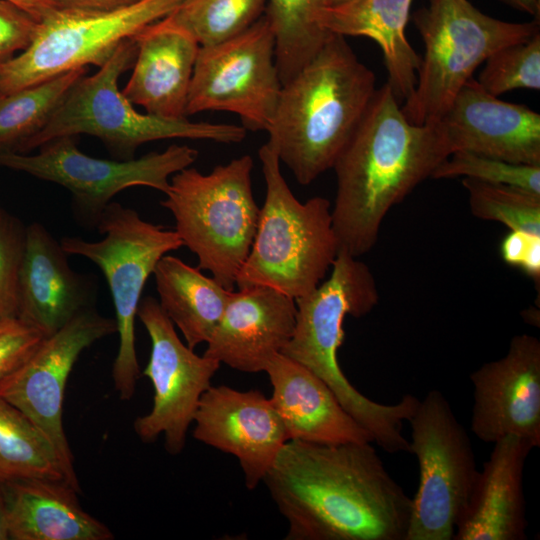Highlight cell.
I'll list each match as a JSON object with an SVG mask.
<instances>
[{"instance_id":"31","label":"cell","mask_w":540,"mask_h":540,"mask_svg":"<svg viewBox=\"0 0 540 540\" xmlns=\"http://www.w3.org/2000/svg\"><path fill=\"white\" fill-rule=\"evenodd\" d=\"M471 213L510 230L540 235V195L511 186L463 178Z\"/></svg>"},{"instance_id":"8","label":"cell","mask_w":540,"mask_h":540,"mask_svg":"<svg viewBox=\"0 0 540 540\" xmlns=\"http://www.w3.org/2000/svg\"><path fill=\"white\" fill-rule=\"evenodd\" d=\"M413 22L424 43V57L415 89L401 109L417 125L438 122L490 55L539 31V20L506 22L484 14L468 0H429L413 14Z\"/></svg>"},{"instance_id":"12","label":"cell","mask_w":540,"mask_h":540,"mask_svg":"<svg viewBox=\"0 0 540 540\" xmlns=\"http://www.w3.org/2000/svg\"><path fill=\"white\" fill-rule=\"evenodd\" d=\"M77 137L53 138L40 145L34 155L0 152V166L64 187L72 194L77 219L94 227L116 194L133 186L166 194L172 175L191 166L198 157L196 149L173 144L140 158L102 159L81 152Z\"/></svg>"},{"instance_id":"40","label":"cell","mask_w":540,"mask_h":540,"mask_svg":"<svg viewBox=\"0 0 540 540\" xmlns=\"http://www.w3.org/2000/svg\"><path fill=\"white\" fill-rule=\"evenodd\" d=\"M24 9L35 19L40 21L55 6L47 0H7Z\"/></svg>"},{"instance_id":"42","label":"cell","mask_w":540,"mask_h":540,"mask_svg":"<svg viewBox=\"0 0 540 540\" xmlns=\"http://www.w3.org/2000/svg\"><path fill=\"white\" fill-rule=\"evenodd\" d=\"M9 538L7 505L4 494L3 482L0 481V540Z\"/></svg>"},{"instance_id":"24","label":"cell","mask_w":540,"mask_h":540,"mask_svg":"<svg viewBox=\"0 0 540 540\" xmlns=\"http://www.w3.org/2000/svg\"><path fill=\"white\" fill-rule=\"evenodd\" d=\"M12 540H111L110 529L81 507L64 480L21 478L3 482Z\"/></svg>"},{"instance_id":"26","label":"cell","mask_w":540,"mask_h":540,"mask_svg":"<svg viewBox=\"0 0 540 540\" xmlns=\"http://www.w3.org/2000/svg\"><path fill=\"white\" fill-rule=\"evenodd\" d=\"M153 275L159 305L179 328L187 346L194 349L207 343L233 290L168 254L158 261Z\"/></svg>"},{"instance_id":"27","label":"cell","mask_w":540,"mask_h":540,"mask_svg":"<svg viewBox=\"0 0 540 540\" xmlns=\"http://www.w3.org/2000/svg\"><path fill=\"white\" fill-rule=\"evenodd\" d=\"M325 0H267L265 16L275 39V65L285 85L332 35L320 24Z\"/></svg>"},{"instance_id":"25","label":"cell","mask_w":540,"mask_h":540,"mask_svg":"<svg viewBox=\"0 0 540 540\" xmlns=\"http://www.w3.org/2000/svg\"><path fill=\"white\" fill-rule=\"evenodd\" d=\"M412 0H349L326 6L320 24L331 34L363 36L380 47L388 84L400 100L413 93L421 57L408 42L405 28Z\"/></svg>"},{"instance_id":"32","label":"cell","mask_w":540,"mask_h":540,"mask_svg":"<svg viewBox=\"0 0 540 540\" xmlns=\"http://www.w3.org/2000/svg\"><path fill=\"white\" fill-rule=\"evenodd\" d=\"M477 82L499 96L515 89L540 90V31L529 39L500 48L486 61Z\"/></svg>"},{"instance_id":"21","label":"cell","mask_w":540,"mask_h":540,"mask_svg":"<svg viewBox=\"0 0 540 540\" xmlns=\"http://www.w3.org/2000/svg\"><path fill=\"white\" fill-rule=\"evenodd\" d=\"M137 54L122 90L147 113L164 118L186 117V105L199 49L197 41L168 16L133 36Z\"/></svg>"},{"instance_id":"29","label":"cell","mask_w":540,"mask_h":540,"mask_svg":"<svg viewBox=\"0 0 540 540\" xmlns=\"http://www.w3.org/2000/svg\"><path fill=\"white\" fill-rule=\"evenodd\" d=\"M21 478L65 481L48 437L22 411L0 398V481Z\"/></svg>"},{"instance_id":"15","label":"cell","mask_w":540,"mask_h":540,"mask_svg":"<svg viewBox=\"0 0 540 540\" xmlns=\"http://www.w3.org/2000/svg\"><path fill=\"white\" fill-rule=\"evenodd\" d=\"M137 317L151 340L150 358L143 374L153 385L154 397L152 409L135 420L134 430L147 443L163 435L165 449L177 455L185 447L200 398L211 386L221 363L197 355L184 344L155 298L141 299Z\"/></svg>"},{"instance_id":"37","label":"cell","mask_w":540,"mask_h":540,"mask_svg":"<svg viewBox=\"0 0 540 540\" xmlns=\"http://www.w3.org/2000/svg\"><path fill=\"white\" fill-rule=\"evenodd\" d=\"M532 236V234L522 231L510 230L500 245V254L503 261L511 266L518 267Z\"/></svg>"},{"instance_id":"43","label":"cell","mask_w":540,"mask_h":540,"mask_svg":"<svg viewBox=\"0 0 540 540\" xmlns=\"http://www.w3.org/2000/svg\"><path fill=\"white\" fill-rule=\"evenodd\" d=\"M349 0H325L326 6H336Z\"/></svg>"},{"instance_id":"10","label":"cell","mask_w":540,"mask_h":540,"mask_svg":"<svg viewBox=\"0 0 540 540\" xmlns=\"http://www.w3.org/2000/svg\"><path fill=\"white\" fill-rule=\"evenodd\" d=\"M408 422L419 484L405 540H452L479 474L469 435L436 389L419 399Z\"/></svg>"},{"instance_id":"39","label":"cell","mask_w":540,"mask_h":540,"mask_svg":"<svg viewBox=\"0 0 540 540\" xmlns=\"http://www.w3.org/2000/svg\"><path fill=\"white\" fill-rule=\"evenodd\" d=\"M529 277L535 281L540 279V236L533 235L528 247L518 265Z\"/></svg>"},{"instance_id":"4","label":"cell","mask_w":540,"mask_h":540,"mask_svg":"<svg viewBox=\"0 0 540 540\" xmlns=\"http://www.w3.org/2000/svg\"><path fill=\"white\" fill-rule=\"evenodd\" d=\"M329 277L309 294L295 299L293 335L282 349L285 356L304 365L333 391L343 408L388 453L410 452L403 435L419 399L405 394L395 404H381L357 390L338 362L344 342L347 315L360 318L378 304L379 292L369 267L345 251H339Z\"/></svg>"},{"instance_id":"19","label":"cell","mask_w":540,"mask_h":540,"mask_svg":"<svg viewBox=\"0 0 540 540\" xmlns=\"http://www.w3.org/2000/svg\"><path fill=\"white\" fill-rule=\"evenodd\" d=\"M238 289L232 291L203 355L241 372L265 371L293 335L296 303L267 286Z\"/></svg>"},{"instance_id":"18","label":"cell","mask_w":540,"mask_h":540,"mask_svg":"<svg viewBox=\"0 0 540 540\" xmlns=\"http://www.w3.org/2000/svg\"><path fill=\"white\" fill-rule=\"evenodd\" d=\"M451 148L516 164L540 165V114L500 100L469 79L438 121Z\"/></svg>"},{"instance_id":"7","label":"cell","mask_w":540,"mask_h":540,"mask_svg":"<svg viewBox=\"0 0 540 540\" xmlns=\"http://www.w3.org/2000/svg\"><path fill=\"white\" fill-rule=\"evenodd\" d=\"M250 155L203 174L184 168L170 178L161 205L175 219V231L223 287L233 290L257 230L260 208L251 183Z\"/></svg>"},{"instance_id":"6","label":"cell","mask_w":540,"mask_h":540,"mask_svg":"<svg viewBox=\"0 0 540 540\" xmlns=\"http://www.w3.org/2000/svg\"><path fill=\"white\" fill-rule=\"evenodd\" d=\"M136 54L133 37L121 42L96 73L85 74L75 82L47 125L18 153L30 152L56 137L80 134L99 138L120 160L134 158L140 145L157 140L186 138L230 144L245 138L243 126L136 111L118 88L120 76L132 67Z\"/></svg>"},{"instance_id":"2","label":"cell","mask_w":540,"mask_h":540,"mask_svg":"<svg viewBox=\"0 0 540 540\" xmlns=\"http://www.w3.org/2000/svg\"><path fill=\"white\" fill-rule=\"evenodd\" d=\"M451 154L438 122L411 123L388 83L376 89L332 168L337 190L331 216L339 251L354 257L369 252L390 209Z\"/></svg>"},{"instance_id":"30","label":"cell","mask_w":540,"mask_h":540,"mask_svg":"<svg viewBox=\"0 0 540 540\" xmlns=\"http://www.w3.org/2000/svg\"><path fill=\"white\" fill-rule=\"evenodd\" d=\"M267 0H185L168 17L199 44L226 41L254 24Z\"/></svg>"},{"instance_id":"5","label":"cell","mask_w":540,"mask_h":540,"mask_svg":"<svg viewBox=\"0 0 540 540\" xmlns=\"http://www.w3.org/2000/svg\"><path fill=\"white\" fill-rule=\"evenodd\" d=\"M258 156L266 196L236 285L267 286L295 300L323 281L338 254L331 204L320 196L300 202L285 181L280 160L268 143L260 147Z\"/></svg>"},{"instance_id":"41","label":"cell","mask_w":540,"mask_h":540,"mask_svg":"<svg viewBox=\"0 0 540 540\" xmlns=\"http://www.w3.org/2000/svg\"><path fill=\"white\" fill-rule=\"evenodd\" d=\"M506 4L528 13L539 20L540 15V0H502Z\"/></svg>"},{"instance_id":"17","label":"cell","mask_w":540,"mask_h":540,"mask_svg":"<svg viewBox=\"0 0 540 540\" xmlns=\"http://www.w3.org/2000/svg\"><path fill=\"white\" fill-rule=\"evenodd\" d=\"M193 423L197 441L237 458L249 490L263 481L288 441L271 400L258 390L211 385L200 398Z\"/></svg>"},{"instance_id":"34","label":"cell","mask_w":540,"mask_h":540,"mask_svg":"<svg viewBox=\"0 0 540 540\" xmlns=\"http://www.w3.org/2000/svg\"><path fill=\"white\" fill-rule=\"evenodd\" d=\"M26 228L0 206V320L17 315L18 277Z\"/></svg>"},{"instance_id":"38","label":"cell","mask_w":540,"mask_h":540,"mask_svg":"<svg viewBox=\"0 0 540 540\" xmlns=\"http://www.w3.org/2000/svg\"><path fill=\"white\" fill-rule=\"evenodd\" d=\"M56 8L110 10L130 5L139 0H47Z\"/></svg>"},{"instance_id":"14","label":"cell","mask_w":540,"mask_h":540,"mask_svg":"<svg viewBox=\"0 0 540 540\" xmlns=\"http://www.w3.org/2000/svg\"><path fill=\"white\" fill-rule=\"evenodd\" d=\"M115 332V319L86 308L60 330L44 337L22 365L0 381V398L44 432L57 453L65 481L78 493L74 457L63 427L65 388L80 354Z\"/></svg>"},{"instance_id":"1","label":"cell","mask_w":540,"mask_h":540,"mask_svg":"<svg viewBox=\"0 0 540 540\" xmlns=\"http://www.w3.org/2000/svg\"><path fill=\"white\" fill-rule=\"evenodd\" d=\"M263 482L286 540H405L411 498L371 442L288 440Z\"/></svg>"},{"instance_id":"16","label":"cell","mask_w":540,"mask_h":540,"mask_svg":"<svg viewBox=\"0 0 540 540\" xmlns=\"http://www.w3.org/2000/svg\"><path fill=\"white\" fill-rule=\"evenodd\" d=\"M470 429L485 443L518 436L540 447V341L515 335L507 353L470 374Z\"/></svg>"},{"instance_id":"13","label":"cell","mask_w":540,"mask_h":540,"mask_svg":"<svg viewBox=\"0 0 540 540\" xmlns=\"http://www.w3.org/2000/svg\"><path fill=\"white\" fill-rule=\"evenodd\" d=\"M282 84L275 65V39L262 15L242 33L198 49L186 116L203 111L238 115L243 127L267 131Z\"/></svg>"},{"instance_id":"11","label":"cell","mask_w":540,"mask_h":540,"mask_svg":"<svg viewBox=\"0 0 540 540\" xmlns=\"http://www.w3.org/2000/svg\"><path fill=\"white\" fill-rule=\"evenodd\" d=\"M185 0H139L110 10L53 8L31 44L0 65V96L74 69L101 67L124 40Z\"/></svg>"},{"instance_id":"20","label":"cell","mask_w":540,"mask_h":540,"mask_svg":"<svg viewBox=\"0 0 540 540\" xmlns=\"http://www.w3.org/2000/svg\"><path fill=\"white\" fill-rule=\"evenodd\" d=\"M88 281L68 263L50 232L34 222L26 228L17 289V317L50 336L92 307Z\"/></svg>"},{"instance_id":"35","label":"cell","mask_w":540,"mask_h":540,"mask_svg":"<svg viewBox=\"0 0 540 540\" xmlns=\"http://www.w3.org/2000/svg\"><path fill=\"white\" fill-rule=\"evenodd\" d=\"M44 337L17 316L0 320V381L33 354Z\"/></svg>"},{"instance_id":"23","label":"cell","mask_w":540,"mask_h":540,"mask_svg":"<svg viewBox=\"0 0 540 540\" xmlns=\"http://www.w3.org/2000/svg\"><path fill=\"white\" fill-rule=\"evenodd\" d=\"M454 540H524L527 520L523 471L534 446L518 436L493 443Z\"/></svg>"},{"instance_id":"33","label":"cell","mask_w":540,"mask_h":540,"mask_svg":"<svg viewBox=\"0 0 540 540\" xmlns=\"http://www.w3.org/2000/svg\"><path fill=\"white\" fill-rule=\"evenodd\" d=\"M456 177L511 186L540 195V165L516 164L467 151H456L437 166L431 178Z\"/></svg>"},{"instance_id":"9","label":"cell","mask_w":540,"mask_h":540,"mask_svg":"<svg viewBox=\"0 0 540 540\" xmlns=\"http://www.w3.org/2000/svg\"><path fill=\"white\" fill-rule=\"evenodd\" d=\"M96 228L105 235L99 241L64 237L60 244L68 255L82 256L96 264L105 276L119 336L112 378L120 399L129 400L140 376L135 320L144 286L158 261L183 247V242L175 230L152 224L117 202L107 205Z\"/></svg>"},{"instance_id":"28","label":"cell","mask_w":540,"mask_h":540,"mask_svg":"<svg viewBox=\"0 0 540 540\" xmlns=\"http://www.w3.org/2000/svg\"><path fill=\"white\" fill-rule=\"evenodd\" d=\"M87 67L0 96V152H19L49 122Z\"/></svg>"},{"instance_id":"36","label":"cell","mask_w":540,"mask_h":540,"mask_svg":"<svg viewBox=\"0 0 540 540\" xmlns=\"http://www.w3.org/2000/svg\"><path fill=\"white\" fill-rule=\"evenodd\" d=\"M38 20L24 9L7 0H0V65L16 53L24 51L32 42Z\"/></svg>"},{"instance_id":"22","label":"cell","mask_w":540,"mask_h":540,"mask_svg":"<svg viewBox=\"0 0 540 540\" xmlns=\"http://www.w3.org/2000/svg\"><path fill=\"white\" fill-rule=\"evenodd\" d=\"M264 372L273 388L270 400L288 440L318 444L374 442L330 387L304 365L278 353Z\"/></svg>"},{"instance_id":"3","label":"cell","mask_w":540,"mask_h":540,"mask_svg":"<svg viewBox=\"0 0 540 540\" xmlns=\"http://www.w3.org/2000/svg\"><path fill=\"white\" fill-rule=\"evenodd\" d=\"M375 81L345 37L332 34L282 86L267 143L299 184L333 168L372 100Z\"/></svg>"}]
</instances>
